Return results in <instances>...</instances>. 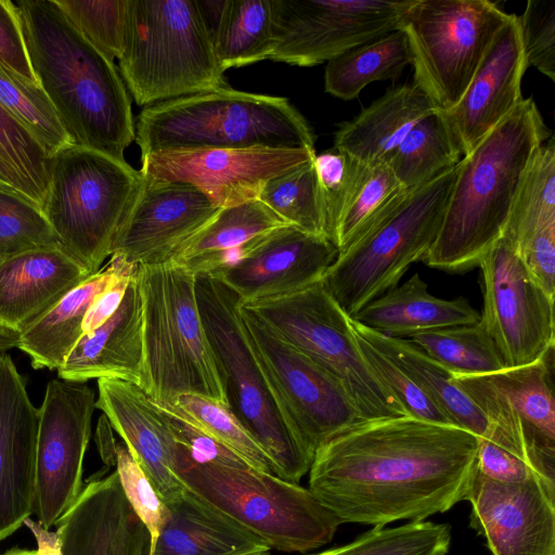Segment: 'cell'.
<instances>
[{
    "mask_svg": "<svg viewBox=\"0 0 555 555\" xmlns=\"http://www.w3.org/2000/svg\"><path fill=\"white\" fill-rule=\"evenodd\" d=\"M478 437L412 416L362 421L314 452L308 489L340 524L422 521L465 500Z\"/></svg>",
    "mask_w": 555,
    "mask_h": 555,
    "instance_id": "6da1fadb",
    "label": "cell"
},
{
    "mask_svg": "<svg viewBox=\"0 0 555 555\" xmlns=\"http://www.w3.org/2000/svg\"><path fill=\"white\" fill-rule=\"evenodd\" d=\"M13 3L33 72L73 144L126 160L134 119L114 62L79 33L55 0Z\"/></svg>",
    "mask_w": 555,
    "mask_h": 555,
    "instance_id": "7a4b0ae2",
    "label": "cell"
},
{
    "mask_svg": "<svg viewBox=\"0 0 555 555\" xmlns=\"http://www.w3.org/2000/svg\"><path fill=\"white\" fill-rule=\"evenodd\" d=\"M551 137L535 102L522 99L459 162L439 232L422 261L449 273L478 267L502 238L527 167Z\"/></svg>",
    "mask_w": 555,
    "mask_h": 555,
    "instance_id": "3957f363",
    "label": "cell"
},
{
    "mask_svg": "<svg viewBox=\"0 0 555 555\" xmlns=\"http://www.w3.org/2000/svg\"><path fill=\"white\" fill-rule=\"evenodd\" d=\"M141 157L165 151L313 149L315 135L286 98L230 87L145 106L134 122Z\"/></svg>",
    "mask_w": 555,
    "mask_h": 555,
    "instance_id": "277c9868",
    "label": "cell"
},
{
    "mask_svg": "<svg viewBox=\"0 0 555 555\" xmlns=\"http://www.w3.org/2000/svg\"><path fill=\"white\" fill-rule=\"evenodd\" d=\"M195 295L229 409L272 459L280 478L299 483L314 452L295 427L250 344L241 298L210 275H195Z\"/></svg>",
    "mask_w": 555,
    "mask_h": 555,
    "instance_id": "5b68a950",
    "label": "cell"
},
{
    "mask_svg": "<svg viewBox=\"0 0 555 555\" xmlns=\"http://www.w3.org/2000/svg\"><path fill=\"white\" fill-rule=\"evenodd\" d=\"M118 61L144 107L228 87L197 0H128Z\"/></svg>",
    "mask_w": 555,
    "mask_h": 555,
    "instance_id": "8992f818",
    "label": "cell"
},
{
    "mask_svg": "<svg viewBox=\"0 0 555 555\" xmlns=\"http://www.w3.org/2000/svg\"><path fill=\"white\" fill-rule=\"evenodd\" d=\"M137 276L143 336L140 387L156 402L196 393L227 404L196 302L195 275L169 262L138 266Z\"/></svg>",
    "mask_w": 555,
    "mask_h": 555,
    "instance_id": "52a82bcc",
    "label": "cell"
},
{
    "mask_svg": "<svg viewBox=\"0 0 555 555\" xmlns=\"http://www.w3.org/2000/svg\"><path fill=\"white\" fill-rule=\"evenodd\" d=\"M176 474L197 496L271 550L306 553L330 543L340 522L308 489L250 466L197 464L176 442Z\"/></svg>",
    "mask_w": 555,
    "mask_h": 555,
    "instance_id": "ba28073f",
    "label": "cell"
},
{
    "mask_svg": "<svg viewBox=\"0 0 555 555\" xmlns=\"http://www.w3.org/2000/svg\"><path fill=\"white\" fill-rule=\"evenodd\" d=\"M143 176L126 160L70 144L49 157L42 212L60 246L96 273L141 186Z\"/></svg>",
    "mask_w": 555,
    "mask_h": 555,
    "instance_id": "9c48e42d",
    "label": "cell"
},
{
    "mask_svg": "<svg viewBox=\"0 0 555 555\" xmlns=\"http://www.w3.org/2000/svg\"><path fill=\"white\" fill-rule=\"evenodd\" d=\"M457 165L408 190L401 201L338 253L322 284L352 318L398 285L422 261L439 232Z\"/></svg>",
    "mask_w": 555,
    "mask_h": 555,
    "instance_id": "30bf717a",
    "label": "cell"
},
{
    "mask_svg": "<svg viewBox=\"0 0 555 555\" xmlns=\"http://www.w3.org/2000/svg\"><path fill=\"white\" fill-rule=\"evenodd\" d=\"M242 306L333 376L364 421L408 415L365 361L350 318L322 282Z\"/></svg>",
    "mask_w": 555,
    "mask_h": 555,
    "instance_id": "8fae6325",
    "label": "cell"
},
{
    "mask_svg": "<svg viewBox=\"0 0 555 555\" xmlns=\"http://www.w3.org/2000/svg\"><path fill=\"white\" fill-rule=\"evenodd\" d=\"M511 14L489 0H413L398 29L404 33L413 82L438 111L463 96Z\"/></svg>",
    "mask_w": 555,
    "mask_h": 555,
    "instance_id": "7c38bea8",
    "label": "cell"
},
{
    "mask_svg": "<svg viewBox=\"0 0 555 555\" xmlns=\"http://www.w3.org/2000/svg\"><path fill=\"white\" fill-rule=\"evenodd\" d=\"M546 358L487 375H453L488 424V437L555 483V400Z\"/></svg>",
    "mask_w": 555,
    "mask_h": 555,
    "instance_id": "4fadbf2b",
    "label": "cell"
},
{
    "mask_svg": "<svg viewBox=\"0 0 555 555\" xmlns=\"http://www.w3.org/2000/svg\"><path fill=\"white\" fill-rule=\"evenodd\" d=\"M413 0H271L270 61L296 66L328 62L398 29Z\"/></svg>",
    "mask_w": 555,
    "mask_h": 555,
    "instance_id": "5bb4252c",
    "label": "cell"
},
{
    "mask_svg": "<svg viewBox=\"0 0 555 555\" xmlns=\"http://www.w3.org/2000/svg\"><path fill=\"white\" fill-rule=\"evenodd\" d=\"M480 322L506 369L542 360L555 344L554 299L530 275L502 237L483 256Z\"/></svg>",
    "mask_w": 555,
    "mask_h": 555,
    "instance_id": "9a60e30c",
    "label": "cell"
},
{
    "mask_svg": "<svg viewBox=\"0 0 555 555\" xmlns=\"http://www.w3.org/2000/svg\"><path fill=\"white\" fill-rule=\"evenodd\" d=\"M250 344L295 427L318 448L364 421L345 388L306 354L240 306Z\"/></svg>",
    "mask_w": 555,
    "mask_h": 555,
    "instance_id": "2e32d148",
    "label": "cell"
},
{
    "mask_svg": "<svg viewBox=\"0 0 555 555\" xmlns=\"http://www.w3.org/2000/svg\"><path fill=\"white\" fill-rule=\"evenodd\" d=\"M95 409L94 391L85 383L54 378L39 410L33 515L51 529L79 496L83 459Z\"/></svg>",
    "mask_w": 555,
    "mask_h": 555,
    "instance_id": "e0dca14e",
    "label": "cell"
},
{
    "mask_svg": "<svg viewBox=\"0 0 555 555\" xmlns=\"http://www.w3.org/2000/svg\"><path fill=\"white\" fill-rule=\"evenodd\" d=\"M314 156L313 149L165 151L142 156L140 171L146 179L191 184L225 208L258 199L271 179Z\"/></svg>",
    "mask_w": 555,
    "mask_h": 555,
    "instance_id": "ac0fdd59",
    "label": "cell"
},
{
    "mask_svg": "<svg viewBox=\"0 0 555 555\" xmlns=\"http://www.w3.org/2000/svg\"><path fill=\"white\" fill-rule=\"evenodd\" d=\"M464 501L469 527L492 555H555V483L540 476L499 482L475 468Z\"/></svg>",
    "mask_w": 555,
    "mask_h": 555,
    "instance_id": "d6986e66",
    "label": "cell"
},
{
    "mask_svg": "<svg viewBox=\"0 0 555 555\" xmlns=\"http://www.w3.org/2000/svg\"><path fill=\"white\" fill-rule=\"evenodd\" d=\"M220 209L191 184L143 177L111 256H119L135 266L169 263Z\"/></svg>",
    "mask_w": 555,
    "mask_h": 555,
    "instance_id": "ffe728a7",
    "label": "cell"
},
{
    "mask_svg": "<svg viewBox=\"0 0 555 555\" xmlns=\"http://www.w3.org/2000/svg\"><path fill=\"white\" fill-rule=\"evenodd\" d=\"M337 255L327 237L285 225L248 241L240 262L210 276L232 289L242 304L251 302L321 282Z\"/></svg>",
    "mask_w": 555,
    "mask_h": 555,
    "instance_id": "44dd1931",
    "label": "cell"
},
{
    "mask_svg": "<svg viewBox=\"0 0 555 555\" xmlns=\"http://www.w3.org/2000/svg\"><path fill=\"white\" fill-rule=\"evenodd\" d=\"M39 410L8 352H0V542L33 515Z\"/></svg>",
    "mask_w": 555,
    "mask_h": 555,
    "instance_id": "7402d4cb",
    "label": "cell"
},
{
    "mask_svg": "<svg viewBox=\"0 0 555 555\" xmlns=\"http://www.w3.org/2000/svg\"><path fill=\"white\" fill-rule=\"evenodd\" d=\"M528 68L518 15L511 14L495 36L461 100L441 112L462 156L490 133L521 101Z\"/></svg>",
    "mask_w": 555,
    "mask_h": 555,
    "instance_id": "603a6c76",
    "label": "cell"
},
{
    "mask_svg": "<svg viewBox=\"0 0 555 555\" xmlns=\"http://www.w3.org/2000/svg\"><path fill=\"white\" fill-rule=\"evenodd\" d=\"M62 555H150L151 537L117 472L93 478L56 521Z\"/></svg>",
    "mask_w": 555,
    "mask_h": 555,
    "instance_id": "cb8c5ba5",
    "label": "cell"
},
{
    "mask_svg": "<svg viewBox=\"0 0 555 555\" xmlns=\"http://www.w3.org/2000/svg\"><path fill=\"white\" fill-rule=\"evenodd\" d=\"M98 390L95 408L121 437L162 501L180 495L186 487L176 474V440L165 414L135 383L101 378Z\"/></svg>",
    "mask_w": 555,
    "mask_h": 555,
    "instance_id": "d4e9b609",
    "label": "cell"
},
{
    "mask_svg": "<svg viewBox=\"0 0 555 555\" xmlns=\"http://www.w3.org/2000/svg\"><path fill=\"white\" fill-rule=\"evenodd\" d=\"M91 274L61 246L0 259V324L23 332Z\"/></svg>",
    "mask_w": 555,
    "mask_h": 555,
    "instance_id": "484cf974",
    "label": "cell"
},
{
    "mask_svg": "<svg viewBox=\"0 0 555 555\" xmlns=\"http://www.w3.org/2000/svg\"><path fill=\"white\" fill-rule=\"evenodd\" d=\"M137 273L138 269L116 312L77 341L56 370L59 378L73 383L116 378L140 385L143 336L142 300Z\"/></svg>",
    "mask_w": 555,
    "mask_h": 555,
    "instance_id": "4316f807",
    "label": "cell"
},
{
    "mask_svg": "<svg viewBox=\"0 0 555 555\" xmlns=\"http://www.w3.org/2000/svg\"><path fill=\"white\" fill-rule=\"evenodd\" d=\"M264 550L270 548L260 538L186 488L164 503L152 555H237Z\"/></svg>",
    "mask_w": 555,
    "mask_h": 555,
    "instance_id": "83f0119b",
    "label": "cell"
},
{
    "mask_svg": "<svg viewBox=\"0 0 555 555\" xmlns=\"http://www.w3.org/2000/svg\"><path fill=\"white\" fill-rule=\"evenodd\" d=\"M436 111L417 85H398L344 122L333 149L363 164H386L410 130Z\"/></svg>",
    "mask_w": 555,
    "mask_h": 555,
    "instance_id": "f1b7e54d",
    "label": "cell"
},
{
    "mask_svg": "<svg viewBox=\"0 0 555 555\" xmlns=\"http://www.w3.org/2000/svg\"><path fill=\"white\" fill-rule=\"evenodd\" d=\"M138 266L112 255L108 263L91 274L20 334L17 348L31 366L57 370L82 336L83 319L93 301Z\"/></svg>",
    "mask_w": 555,
    "mask_h": 555,
    "instance_id": "f546056e",
    "label": "cell"
},
{
    "mask_svg": "<svg viewBox=\"0 0 555 555\" xmlns=\"http://www.w3.org/2000/svg\"><path fill=\"white\" fill-rule=\"evenodd\" d=\"M351 319L383 335L404 338L424 331L474 324L480 313L464 297L442 299L431 295L426 282L415 273Z\"/></svg>",
    "mask_w": 555,
    "mask_h": 555,
    "instance_id": "4dcf8cb0",
    "label": "cell"
},
{
    "mask_svg": "<svg viewBox=\"0 0 555 555\" xmlns=\"http://www.w3.org/2000/svg\"><path fill=\"white\" fill-rule=\"evenodd\" d=\"M353 331L396 362L430 398L453 426L478 438L488 437V424L473 400L453 380V374L406 338L377 333L350 318Z\"/></svg>",
    "mask_w": 555,
    "mask_h": 555,
    "instance_id": "1f68e13d",
    "label": "cell"
},
{
    "mask_svg": "<svg viewBox=\"0 0 555 555\" xmlns=\"http://www.w3.org/2000/svg\"><path fill=\"white\" fill-rule=\"evenodd\" d=\"M410 64L406 37L400 29H395L330 60L324 73V88L333 96L352 100L371 82L399 78Z\"/></svg>",
    "mask_w": 555,
    "mask_h": 555,
    "instance_id": "d6a6232c",
    "label": "cell"
},
{
    "mask_svg": "<svg viewBox=\"0 0 555 555\" xmlns=\"http://www.w3.org/2000/svg\"><path fill=\"white\" fill-rule=\"evenodd\" d=\"M211 39L223 73L269 60L273 51L271 0H224Z\"/></svg>",
    "mask_w": 555,
    "mask_h": 555,
    "instance_id": "836d02e7",
    "label": "cell"
},
{
    "mask_svg": "<svg viewBox=\"0 0 555 555\" xmlns=\"http://www.w3.org/2000/svg\"><path fill=\"white\" fill-rule=\"evenodd\" d=\"M555 228V140L533 154L524 175L502 237L519 253L547 229Z\"/></svg>",
    "mask_w": 555,
    "mask_h": 555,
    "instance_id": "e575fe53",
    "label": "cell"
},
{
    "mask_svg": "<svg viewBox=\"0 0 555 555\" xmlns=\"http://www.w3.org/2000/svg\"><path fill=\"white\" fill-rule=\"evenodd\" d=\"M461 150L441 113L421 119L386 163L406 190L431 180L454 167Z\"/></svg>",
    "mask_w": 555,
    "mask_h": 555,
    "instance_id": "d590c367",
    "label": "cell"
},
{
    "mask_svg": "<svg viewBox=\"0 0 555 555\" xmlns=\"http://www.w3.org/2000/svg\"><path fill=\"white\" fill-rule=\"evenodd\" d=\"M285 225L291 224L259 199L221 208L181 247L171 263L183 267L238 247L262 233Z\"/></svg>",
    "mask_w": 555,
    "mask_h": 555,
    "instance_id": "8d00e7d4",
    "label": "cell"
},
{
    "mask_svg": "<svg viewBox=\"0 0 555 555\" xmlns=\"http://www.w3.org/2000/svg\"><path fill=\"white\" fill-rule=\"evenodd\" d=\"M406 339L453 375H487L506 369L480 320L424 331Z\"/></svg>",
    "mask_w": 555,
    "mask_h": 555,
    "instance_id": "74e56055",
    "label": "cell"
},
{
    "mask_svg": "<svg viewBox=\"0 0 555 555\" xmlns=\"http://www.w3.org/2000/svg\"><path fill=\"white\" fill-rule=\"evenodd\" d=\"M406 192L387 164L361 163L337 224L334 245L338 253L387 214Z\"/></svg>",
    "mask_w": 555,
    "mask_h": 555,
    "instance_id": "f35d334b",
    "label": "cell"
},
{
    "mask_svg": "<svg viewBox=\"0 0 555 555\" xmlns=\"http://www.w3.org/2000/svg\"><path fill=\"white\" fill-rule=\"evenodd\" d=\"M169 404L183 418L235 452L253 468L280 477L272 459L225 403L196 393H182Z\"/></svg>",
    "mask_w": 555,
    "mask_h": 555,
    "instance_id": "ab89813d",
    "label": "cell"
},
{
    "mask_svg": "<svg viewBox=\"0 0 555 555\" xmlns=\"http://www.w3.org/2000/svg\"><path fill=\"white\" fill-rule=\"evenodd\" d=\"M0 105L39 143L48 157L73 144L40 85L20 77L1 63Z\"/></svg>",
    "mask_w": 555,
    "mask_h": 555,
    "instance_id": "60d3db41",
    "label": "cell"
},
{
    "mask_svg": "<svg viewBox=\"0 0 555 555\" xmlns=\"http://www.w3.org/2000/svg\"><path fill=\"white\" fill-rule=\"evenodd\" d=\"M451 539L448 524L410 521L376 526L350 543L308 555H447Z\"/></svg>",
    "mask_w": 555,
    "mask_h": 555,
    "instance_id": "b9f144b4",
    "label": "cell"
},
{
    "mask_svg": "<svg viewBox=\"0 0 555 555\" xmlns=\"http://www.w3.org/2000/svg\"><path fill=\"white\" fill-rule=\"evenodd\" d=\"M0 171L24 197L42 208L49 185V157L1 105Z\"/></svg>",
    "mask_w": 555,
    "mask_h": 555,
    "instance_id": "7bdbcfd3",
    "label": "cell"
},
{
    "mask_svg": "<svg viewBox=\"0 0 555 555\" xmlns=\"http://www.w3.org/2000/svg\"><path fill=\"white\" fill-rule=\"evenodd\" d=\"M258 199L286 223L325 236L313 159L271 179Z\"/></svg>",
    "mask_w": 555,
    "mask_h": 555,
    "instance_id": "ee69618b",
    "label": "cell"
},
{
    "mask_svg": "<svg viewBox=\"0 0 555 555\" xmlns=\"http://www.w3.org/2000/svg\"><path fill=\"white\" fill-rule=\"evenodd\" d=\"M79 33L107 60L124 49L128 0H55Z\"/></svg>",
    "mask_w": 555,
    "mask_h": 555,
    "instance_id": "f6af8a7d",
    "label": "cell"
},
{
    "mask_svg": "<svg viewBox=\"0 0 555 555\" xmlns=\"http://www.w3.org/2000/svg\"><path fill=\"white\" fill-rule=\"evenodd\" d=\"M51 246L60 244L41 208L21 195L0 191L2 257Z\"/></svg>",
    "mask_w": 555,
    "mask_h": 555,
    "instance_id": "bcb514c9",
    "label": "cell"
},
{
    "mask_svg": "<svg viewBox=\"0 0 555 555\" xmlns=\"http://www.w3.org/2000/svg\"><path fill=\"white\" fill-rule=\"evenodd\" d=\"M313 165L324 234L334 244L337 224L361 163L347 153L333 149L315 154Z\"/></svg>",
    "mask_w": 555,
    "mask_h": 555,
    "instance_id": "7dc6e473",
    "label": "cell"
},
{
    "mask_svg": "<svg viewBox=\"0 0 555 555\" xmlns=\"http://www.w3.org/2000/svg\"><path fill=\"white\" fill-rule=\"evenodd\" d=\"M354 335L365 361L409 416L437 424L452 425L430 398L396 362L356 332Z\"/></svg>",
    "mask_w": 555,
    "mask_h": 555,
    "instance_id": "c3c4849f",
    "label": "cell"
},
{
    "mask_svg": "<svg viewBox=\"0 0 555 555\" xmlns=\"http://www.w3.org/2000/svg\"><path fill=\"white\" fill-rule=\"evenodd\" d=\"M518 21L527 65L555 81V0H529Z\"/></svg>",
    "mask_w": 555,
    "mask_h": 555,
    "instance_id": "681fc988",
    "label": "cell"
},
{
    "mask_svg": "<svg viewBox=\"0 0 555 555\" xmlns=\"http://www.w3.org/2000/svg\"><path fill=\"white\" fill-rule=\"evenodd\" d=\"M116 472L124 493L149 530L153 554L163 521L164 503L152 482L132 457L125 443L115 447Z\"/></svg>",
    "mask_w": 555,
    "mask_h": 555,
    "instance_id": "f907efd6",
    "label": "cell"
},
{
    "mask_svg": "<svg viewBox=\"0 0 555 555\" xmlns=\"http://www.w3.org/2000/svg\"><path fill=\"white\" fill-rule=\"evenodd\" d=\"M0 63L20 77L39 83L28 60L16 9L10 0H0Z\"/></svg>",
    "mask_w": 555,
    "mask_h": 555,
    "instance_id": "816d5d0a",
    "label": "cell"
},
{
    "mask_svg": "<svg viewBox=\"0 0 555 555\" xmlns=\"http://www.w3.org/2000/svg\"><path fill=\"white\" fill-rule=\"evenodd\" d=\"M476 469L491 480L505 483L524 482L540 476L527 463L485 438H478Z\"/></svg>",
    "mask_w": 555,
    "mask_h": 555,
    "instance_id": "f5cc1de1",
    "label": "cell"
},
{
    "mask_svg": "<svg viewBox=\"0 0 555 555\" xmlns=\"http://www.w3.org/2000/svg\"><path fill=\"white\" fill-rule=\"evenodd\" d=\"M137 269L119 279L93 301L83 319V334L94 331L116 312L125 297L131 278L137 272Z\"/></svg>",
    "mask_w": 555,
    "mask_h": 555,
    "instance_id": "db71d44e",
    "label": "cell"
},
{
    "mask_svg": "<svg viewBox=\"0 0 555 555\" xmlns=\"http://www.w3.org/2000/svg\"><path fill=\"white\" fill-rule=\"evenodd\" d=\"M24 525L34 534L37 541L38 555H62L61 541L56 531L43 528L39 521L27 518Z\"/></svg>",
    "mask_w": 555,
    "mask_h": 555,
    "instance_id": "11a10c76",
    "label": "cell"
},
{
    "mask_svg": "<svg viewBox=\"0 0 555 555\" xmlns=\"http://www.w3.org/2000/svg\"><path fill=\"white\" fill-rule=\"evenodd\" d=\"M0 191L23 196V194L12 184V182L1 171H0Z\"/></svg>",
    "mask_w": 555,
    "mask_h": 555,
    "instance_id": "9f6ffc18",
    "label": "cell"
},
{
    "mask_svg": "<svg viewBox=\"0 0 555 555\" xmlns=\"http://www.w3.org/2000/svg\"><path fill=\"white\" fill-rule=\"evenodd\" d=\"M0 555H38V554H37L36 550H24V548L13 547Z\"/></svg>",
    "mask_w": 555,
    "mask_h": 555,
    "instance_id": "6f0895ef",
    "label": "cell"
},
{
    "mask_svg": "<svg viewBox=\"0 0 555 555\" xmlns=\"http://www.w3.org/2000/svg\"><path fill=\"white\" fill-rule=\"evenodd\" d=\"M237 555H270V550L249 552V553H242V554H237Z\"/></svg>",
    "mask_w": 555,
    "mask_h": 555,
    "instance_id": "680465c9",
    "label": "cell"
},
{
    "mask_svg": "<svg viewBox=\"0 0 555 555\" xmlns=\"http://www.w3.org/2000/svg\"><path fill=\"white\" fill-rule=\"evenodd\" d=\"M2 258V255L0 254V259Z\"/></svg>",
    "mask_w": 555,
    "mask_h": 555,
    "instance_id": "91938a15",
    "label": "cell"
}]
</instances>
